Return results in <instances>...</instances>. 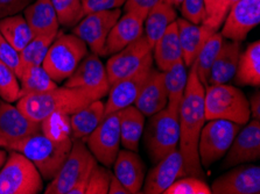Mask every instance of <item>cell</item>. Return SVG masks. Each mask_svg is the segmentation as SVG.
Returning <instances> with one entry per match:
<instances>
[{
    "instance_id": "6da1fadb",
    "label": "cell",
    "mask_w": 260,
    "mask_h": 194,
    "mask_svg": "<svg viewBox=\"0 0 260 194\" xmlns=\"http://www.w3.org/2000/svg\"><path fill=\"white\" fill-rule=\"evenodd\" d=\"M206 121L204 86L190 66L179 110V151L183 160L184 172L188 176L201 177L203 175L199 156V138Z\"/></svg>"
},
{
    "instance_id": "7a4b0ae2",
    "label": "cell",
    "mask_w": 260,
    "mask_h": 194,
    "mask_svg": "<svg viewBox=\"0 0 260 194\" xmlns=\"http://www.w3.org/2000/svg\"><path fill=\"white\" fill-rule=\"evenodd\" d=\"M101 99L97 93L82 88H55L19 99L17 107L31 120L42 122L55 113L73 115L90 102Z\"/></svg>"
},
{
    "instance_id": "3957f363",
    "label": "cell",
    "mask_w": 260,
    "mask_h": 194,
    "mask_svg": "<svg viewBox=\"0 0 260 194\" xmlns=\"http://www.w3.org/2000/svg\"><path fill=\"white\" fill-rule=\"evenodd\" d=\"M97 164L85 142L73 140V145L60 170L46 187V194H85L90 172Z\"/></svg>"
},
{
    "instance_id": "277c9868",
    "label": "cell",
    "mask_w": 260,
    "mask_h": 194,
    "mask_svg": "<svg viewBox=\"0 0 260 194\" xmlns=\"http://www.w3.org/2000/svg\"><path fill=\"white\" fill-rule=\"evenodd\" d=\"M72 145L73 138L55 141L40 132L13 144L9 150L25 155L37 166L43 179L52 180L68 157Z\"/></svg>"
},
{
    "instance_id": "5b68a950",
    "label": "cell",
    "mask_w": 260,
    "mask_h": 194,
    "mask_svg": "<svg viewBox=\"0 0 260 194\" xmlns=\"http://www.w3.org/2000/svg\"><path fill=\"white\" fill-rule=\"evenodd\" d=\"M206 120H228L240 126L250 121L249 100L242 90L228 84L208 85L204 88Z\"/></svg>"
},
{
    "instance_id": "8992f818",
    "label": "cell",
    "mask_w": 260,
    "mask_h": 194,
    "mask_svg": "<svg viewBox=\"0 0 260 194\" xmlns=\"http://www.w3.org/2000/svg\"><path fill=\"white\" fill-rule=\"evenodd\" d=\"M179 110L180 108L167 105L149 117L148 124L144 128L146 150L154 164L177 149L180 140Z\"/></svg>"
},
{
    "instance_id": "52a82bcc",
    "label": "cell",
    "mask_w": 260,
    "mask_h": 194,
    "mask_svg": "<svg viewBox=\"0 0 260 194\" xmlns=\"http://www.w3.org/2000/svg\"><path fill=\"white\" fill-rule=\"evenodd\" d=\"M86 55L88 46L80 37L74 34L57 33L47 51L42 66L50 78L58 84L72 76Z\"/></svg>"
},
{
    "instance_id": "ba28073f",
    "label": "cell",
    "mask_w": 260,
    "mask_h": 194,
    "mask_svg": "<svg viewBox=\"0 0 260 194\" xmlns=\"http://www.w3.org/2000/svg\"><path fill=\"white\" fill-rule=\"evenodd\" d=\"M43 178L22 153L10 150L0 169V194H38L43 189Z\"/></svg>"
},
{
    "instance_id": "9c48e42d",
    "label": "cell",
    "mask_w": 260,
    "mask_h": 194,
    "mask_svg": "<svg viewBox=\"0 0 260 194\" xmlns=\"http://www.w3.org/2000/svg\"><path fill=\"white\" fill-rule=\"evenodd\" d=\"M242 126L228 120H209L199 138L201 165L209 168L225 155Z\"/></svg>"
},
{
    "instance_id": "30bf717a",
    "label": "cell",
    "mask_w": 260,
    "mask_h": 194,
    "mask_svg": "<svg viewBox=\"0 0 260 194\" xmlns=\"http://www.w3.org/2000/svg\"><path fill=\"white\" fill-rule=\"evenodd\" d=\"M85 144L96 161L106 168H111L120 150V127L118 112L105 115L97 128L86 137Z\"/></svg>"
},
{
    "instance_id": "8fae6325",
    "label": "cell",
    "mask_w": 260,
    "mask_h": 194,
    "mask_svg": "<svg viewBox=\"0 0 260 194\" xmlns=\"http://www.w3.org/2000/svg\"><path fill=\"white\" fill-rule=\"evenodd\" d=\"M120 15V9L88 13L73 27V34L80 37L89 47L91 53L101 56L106 37Z\"/></svg>"
},
{
    "instance_id": "7c38bea8",
    "label": "cell",
    "mask_w": 260,
    "mask_h": 194,
    "mask_svg": "<svg viewBox=\"0 0 260 194\" xmlns=\"http://www.w3.org/2000/svg\"><path fill=\"white\" fill-rule=\"evenodd\" d=\"M152 53L146 57L140 69L131 76L126 77L110 86L108 100L104 104L105 115L118 112L125 107L135 104L138 94L140 93L144 84L154 68Z\"/></svg>"
},
{
    "instance_id": "4fadbf2b",
    "label": "cell",
    "mask_w": 260,
    "mask_h": 194,
    "mask_svg": "<svg viewBox=\"0 0 260 194\" xmlns=\"http://www.w3.org/2000/svg\"><path fill=\"white\" fill-rule=\"evenodd\" d=\"M151 53L152 47L143 34L124 49L113 54L105 66L110 86L137 72Z\"/></svg>"
},
{
    "instance_id": "5bb4252c",
    "label": "cell",
    "mask_w": 260,
    "mask_h": 194,
    "mask_svg": "<svg viewBox=\"0 0 260 194\" xmlns=\"http://www.w3.org/2000/svg\"><path fill=\"white\" fill-rule=\"evenodd\" d=\"M260 22V0H237L230 6L220 35L230 41L242 42Z\"/></svg>"
},
{
    "instance_id": "9a60e30c",
    "label": "cell",
    "mask_w": 260,
    "mask_h": 194,
    "mask_svg": "<svg viewBox=\"0 0 260 194\" xmlns=\"http://www.w3.org/2000/svg\"><path fill=\"white\" fill-rule=\"evenodd\" d=\"M40 132L41 122L31 120L17 106L0 100V141H3L7 150L18 142Z\"/></svg>"
},
{
    "instance_id": "2e32d148",
    "label": "cell",
    "mask_w": 260,
    "mask_h": 194,
    "mask_svg": "<svg viewBox=\"0 0 260 194\" xmlns=\"http://www.w3.org/2000/svg\"><path fill=\"white\" fill-rule=\"evenodd\" d=\"M64 86L67 88H82L97 93L100 98L108 96L110 84L108 73L100 56L96 54H88L75 69Z\"/></svg>"
},
{
    "instance_id": "e0dca14e",
    "label": "cell",
    "mask_w": 260,
    "mask_h": 194,
    "mask_svg": "<svg viewBox=\"0 0 260 194\" xmlns=\"http://www.w3.org/2000/svg\"><path fill=\"white\" fill-rule=\"evenodd\" d=\"M223 168L253 163L260 158V121L252 119L244 125L226 151Z\"/></svg>"
},
{
    "instance_id": "ac0fdd59",
    "label": "cell",
    "mask_w": 260,
    "mask_h": 194,
    "mask_svg": "<svg viewBox=\"0 0 260 194\" xmlns=\"http://www.w3.org/2000/svg\"><path fill=\"white\" fill-rule=\"evenodd\" d=\"M232 170L214 180L211 193L259 194L260 168L258 165H236Z\"/></svg>"
},
{
    "instance_id": "d6986e66",
    "label": "cell",
    "mask_w": 260,
    "mask_h": 194,
    "mask_svg": "<svg viewBox=\"0 0 260 194\" xmlns=\"http://www.w3.org/2000/svg\"><path fill=\"white\" fill-rule=\"evenodd\" d=\"M186 176L183 160L179 149L159 161L144 180L141 193L162 194L176 179Z\"/></svg>"
},
{
    "instance_id": "ffe728a7",
    "label": "cell",
    "mask_w": 260,
    "mask_h": 194,
    "mask_svg": "<svg viewBox=\"0 0 260 194\" xmlns=\"http://www.w3.org/2000/svg\"><path fill=\"white\" fill-rule=\"evenodd\" d=\"M144 19L135 13H124L117 20L106 37L101 56H112L144 34Z\"/></svg>"
},
{
    "instance_id": "44dd1931",
    "label": "cell",
    "mask_w": 260,
    "mask_h": 194,
    "mask_svg": "<svg viewBox=\"0 0 260 194\" xmlns=\"http://www.w3.org/2000/svg\"><path fill=\"white\" fill-rule=\"evenodd\" d=\"M115 176L118 180L128 189L131 194L140 193L143 188L146 165L137 151L119 150L113 163Z\"/></svg>"
},
{
    "instance_id": "7402d4cb",
    "label": "cell",
    "mask_w": 260,
    "mask_h": 194,
    "mask_svg": "<svg viewBox=\"0 0 260 194\" xmlns=\"http://www.w3.org/2000/svg\"><path fill=\"white\" fill-rule=\"evenodd\" d=\"M168 104V94L165 85L164 72L153 68L151 74L141 89L135 105L145 117L160 112Z\"/></svg>"
},
{
    "instance_id": "603a6c76",
    "label": "cell",
    "mask_w": 260,
    "mask_h": 194,
    "mask_svg": "<svg viewBox=\"0 0 260 194\" xmlns=\"http://www.w3.org/2000/svg\"><path fill=\"white\" fill-rule=\"evenodd\" d=\"M175 22L179 33L181 51H182V61L189 69L208 37L216 31L204 25H195L189 22L183 18L176 19Z\"/></svg>"
},
{
    "instance_id": "cb8c5ba5",
    "label": "cell",
    "mask_w": 260,
    "mask_h": 194,
    "mask_svg": "<svg viewBox=\"0 0 260 194\" xmlns=\"http://www.w3.org/2000/svg\"><path fill=\"white\" fill-rule=\"evenodd\" d=\"M23 18L34 36H48L58 33L60 23L50 0H33L23 10Z\"/></svg>"
},
{
    "instance_id": "d4e9b609",
    "label": "cell",
    "mask_w": 260,
    "mask_h": 194,
    "mask_svg": "<svg viewBox=\"0 0 260 194\" xmlns=\"http://www.w3.org/2000/svg\"><path fill=\"white\" fill-rule=\"evenodd\" d=\"M240 55V43L237 41H223L220 50L211 66L208 77V85L228 84L236 73Z\"/></svg>"
},
{
    "instance_id": "484cf974",
    "label": "cell",
    "mask_w": 260,
    "mask_h": 194,
    "mask_svg": "<svg viewBox=\"0 0 260 194\" xmlns=\"http://www.w3.org/2000/svg\"><path fill=\"white\" fill-rule=\"evenodd\" d=\"M153 61L155 62L157 70H168L177 61L182 59L179 33H177L176 22H172L161 37L154 43L152 48Z\"/></svg>"
},
{
    "instance_id": "4316f807",
    "label": "cell",
    "mask_w": 260,
    "mask_h": 194,
    "mask_svg": "<svg viewBox=\"0 0 260 194\" xmlns=\"http://www.w3.org/2000/svg\"><path fill=\"white\" fill-rule=\"evenodd\" d=\"M105 118L104 102L98 99L90 102L84 108L70 115V128H72L73 140H86L97 126Z\"/></svg>"
},
{
    "instance_id": "83f0119b",
    "label": "cell",
    "mask_w": 260,
    "mask_h": 194,
    "mask_svg": "<svg viewBox=\"0 0 260 194\" xmlns=\"http://www.w3.org/2000/svg\"><path fill=\"white\" fill-rule=\"evenodd\" d=\"M120 127V143L125 149L138 151L145 128V115L136 106H127L118 110Z\"/></svg>"
},
{
    "instance_id": "f1b7e54d",
    "label": "cell",
    "mask_w": 260,
    "mask_h": 194,
    "mask_svg": "<svg viewBox=\"0 0 260 194\" xmlns=\"http://www.w3.org/2000/svg\"><path fill=\"white\" fill-rule=\"evenodd\" d=\"M235 83L239 86H259L260 84V42L255 41L240 53Z\"/></svg>"
},
{
    "instance_id": "f546056e",
    "label": "cell",
    "mask_w": 260,
    "mask_h": 194,
    "mask_svg": "<svg viewBox=\"0 0 260 194\" xmlns=\"http://www.w3.org/2000/svg\"><path fill=\"white\" fill-rule=\"evenodd\" d=\"M176 11L169 4L161 2L148 12L144 21V35L153 48L168 26L176 20Z\"/></svg>"
},
{
    "instance_id": "4dcf8cb0",
    "label": "cell",
    "mask_w": 260,
    "mask_h": 194,
    "mask_svg": "<svg viewBox=\"0 0 260 194\" xmlns=\"http://www.w3.org/2000/svg\"><path fill=\"white\" fill-rule=\"evenodd\" d=\"M0 33L19 53L34 37L26 19L20 13L0 20Z\"/></svg>"
},
{
    "instance_id": "1f68e13d",
    "label": "cell",
    "mask_w": 260,
    "mask_h": 194,
    "mask_svg": "<svg viewBox=\"0 0 260 194\" xmlns=\"http://www.w3.org/2000/svg\"><path fill=\"white\" fill-rule=\"evenodd\" d=\"M223 41L224 37L220 35V33L216 31V33L211 34L203 45L202 49L200 50L194 63L190 65L195 70L196 76H198L204 88L208 86L209 73H210L211 66L219 53Z\"/></svg>"
},
{
    "instance_id": "d6a6232c",
    "label": "cell",
    "mask_w": 260,
    "mask_h": 194,
    "mask_svg": "<svg viewBox=\"0 0 260 194\" xmlns=\"http://www.w3.org/2000/svg\"><path fill=\"white\" fill-rule=\"evenodd\" d=\"M19 79H20V98L57 88V83L50 78L42 65L25 69Z\"/></svg>"
},
{
    "instance_id": "836d02e7",
    "label": "cell",
    "mask_w": 260,
    "mask_h": 194,
    "mask_svg": "<svg viewBox=\"0 0 260 194\" xmlns=\"http://www.w3.org/2000/svg\"><path fill=\"white\" fill-rule=\"evenodd\" d=\"M165 85H166L168 94V104L180 108L181 100H182L184 89H186L188 81L187 66L184 65L182 59L174 63L171 68L164 72Z\"/></svg>"
},
{
    "instance_id": "e575fe53",
    "label": "cell",
    "mask_w": 260,
    "mask_h": 194,
    "mask_svg": "<svg viewBox=\"0 0 260 194\" xmlns=\"http://www.w3.org/2000/svg\"><path fill=\"white\" fill-rule=\"evenodd\" d=\"M56 37V35H48V36H34L31 41L23 48L20 55L21 70L35 65H42L43 59L46 57L50 45ZM22 73V72H21Z\"/></svg>"
},
{
    "instance_id": "d590c367",
    "label": "cell",
    "mask_w": 260,
    "mask_h": 194,
    "mask_svg": "<svg viewBox=\"0 0 260 194\" xmlns=\"http://www.w3.org/2000/svg\"><path fill=\"white\" fill-rule=\"evenodd\" d=\"M60 26L73 28L85 15L82 0H50Z\"/></svg>"
},
{
    "instance_id": "8d00e7d4",
    "label": "cell",
    "mask_w": 260,
    "mask_h": 194,
    "mask_svg": "<svg viewBox=\"0 0 260 194\" xmlns=\"http://www.w3.org/2000/svg\"><path fill=\"white\" fill-rule=\"evenodd\" d=\"M41 133L55 141H64L72 138L70 115L55 113L41 122Z\"/></svg>"
},
{
    "instance_id": "74e56055",
    "label": "cell",
    "mask_w": 260,
    "mask_h": 194,
    "mask_svg": "<svg viewBox=\"0 0 260 194\" xmlns=\"http://www.w3.org/2000/svg\"><path fill=\"white\" fill-rule=\"evenodd\" d=\"M18 79L14 71L0 61V98L2 100L12 104L20 99V84Z\"/></svg>"
},
{
    "instance_id": "f35d334b",
    "label": "cell",
    "mask_w": 260,
    "mask_h": 194,
    "mask_svg": "<svg viewBox=\"0 0 260 194\" xmlns=\"http://www.w3.org/2000/svg\"><path fill=\"white\" fill-rule=\"evenodd\" d=\"M164 194H211V188L200 177L189 176L176 179Z\"/></svg>"
},
{
    "instance_id": "ab89813d",
    "label": "cell",
    "mask_w": 260,
    "mask_h": 194,
    "mask_svg": "<svg viewBox=\"0 0 260 194\" xmlns=\"http://www.w3.org/2000/svg\"><path fill=\"white\" fill-rule=\"evenodd\" d=\"M112 173L104 165L96 164L90 172L85 194H108Z\"/></svg>"
},
{
    "instance_id": "60d3db41",
    "label": "cell",
    "mask_w": 260,
    "mask_h": 194,
    "mask_svg": "<svg viewBox=\"0 0 260 194\" xmlns=\"http://www.w3.org/2000/svg\"><path fill=\"white\" fill-rule=\"evenodd\" d=\"M180 11L183 19L195 25H202L206 20L204 0H182Z\"/></svg>"
},
{
    "instance_id": "b9f144b4",
    "label": "cell",
    "mask_w": 260,
    "mask_h": 194,
    "mask_svg": "<svg viewBox=\"0 0 260 194\" xmlns=\"http://www.w3.org/2000/svg\"><path fill=\"white\" fill-rule=\"evenodd\" d=\"M0 61L5 63L6 65H9L14 71L18 78H20L22 72L20 55H19V51L15 50L6 41V38L3 36L2 33H0Z\"/></svg>"
},
{
    "instance_id": "7bdbcfd3",
    "label": "cell",
    "mask_w": 260,
    "mask_h": 194,
    "mask_svg": "<svg viewBox=\"0 0 260 194\" xmlns=\"http://www.w3.org/2000/svg\"><path fill=\"white\" fill-rule=\"evenodd\" d=\"M164 0H126L124 13H135L141 19H146L148 12Z\"/></svg>"
},
{
    "instance_id": "ee69618b",
    "label": "cell",
    "mask_w": 260,
    "mask_h": 194,
    "mask_svg": "<svg viewBox=\"0 0 260 194\" xmlns=\"http://www.w3.org/2000/svg\"><path fill=\"white\" fill-rule=\"evenodd\" d=\"M125 3L126 0H82L85 14L92 13V12L120 9Z\"/></svg>"
},
{
    "instance_id": "f6af8a7d",
    "label": "cell",
    "mask_w": 260,
    "mask_h": 194,
    "mask_svg": "<svg viewBox=\"0 0 260 194\" xmlns=\"http://www.w3.org/2000/svg\"><path fill=\"white\" fill-rule=\"evenodd\" d=\"M33 0H0V20L20 13Z\"/></svg>"
},
{
    "instance_id": "bcb514c9",
    "label": "cell",
    "mask_w": 260,
    "mask_h": 194,
    "mask_svg": "<svg viewBox=\"0 0 260 194\" xmlns=\"http://www.w3.org/2000/svg\"><path fill=\"white\" fill-rule=\"evenodd\" d=\"M220 2L222 0H204V7H206V20L202 25L209 27V28L212 29L214 31V25H215V19L216 15H217V12L219 10Z\"/></svg>"
},
{
    "instance_id": "7dc6e473",
    "label": "cell",
    "mask_w": 260,
    "mask_h": 194,
    "mask_svg": "<svg viewBox=\"0 0 260 194\" xmlns=\"http://www.w3.org/2000/svg\"><path fill=\"white\" fill-rule=\"evenodd\" d=\"M235 2H237V0H222V2H220V6H219V10L217 12V15H216L215 25H214V28L216 31H217L219 27L222 26L224 19H225V17H226L228 11H229L230 6Z\"/></svg>"
},
{
    "instance_id": "c3c4849f",
    "label": "cell",
    "mask_w": 260,
    "mask_h": 194,
    "mask_svg": "<svg viewBox=\"0 0 260 194\" xmlns=\"http://www.w3.org/2000/svg\"><path fill=\"white\" fill-rule=\"evenodd\" d=\"M249 106H250L251 118L254 119V120H260V92L259 91H255V93L252 94L249 100Z\"/></svg>"
},
{
    "instance_id": "681fc988",
    "label": "cell",
    "mask_w": 260,
    "mask_h": 194,
    "mask_svg": "<svg viewBox=\"0 0 260 194\" xmlns=\"http://www.w3.org/2000/svg\"><path fill=\"white\" fill-rule=\"evenodd\" d=\"M108 194H131L127 188L120 183L117 178L112 175L111 181H110L109 185V191Z\"/></svg>"
},
{
    "instance_id": "f907efd6",
    "label": "cell",
    "mask_w": 260,
    "mask_h": 194,
    "mask_svg": "<svg viewBox=\"0 0 260 194\" xmlns=\"http://www.w3.org/2000/svg\"><path fill=\"white\" fill-rule=\"evenodd\" d=\"M164 2L169 4V5L174 7V9H179L181 3H182V0H164Z\"/></svg>"
},
{
    "instance_id": "816d5d0a",
    "label": "cell",
    "mask_w": 260,
    "mask_h": 194,
    "mask_svg": "<svg viewBox=\"0 0 260 194\" xmlns=\"http://www.w3.org/2000/svg\"><path fill=\"white\" fill-rule=\"evenodd\" d=\"M6 158H7V152L5 151V150L0 149V169H2L3 165L5 164Z\"/></svg>"
},
{
    "instance_id": "f5cc1de1",
    "label": "cell",
    "mask_w": 260,
    "mask_h": 194,
    "mask_svg": "<svg viewBox=\"0 0 260 194\" xmlns=\"http://www.w3.org/2000/svg\"><path fill=\"white\" fill-rule=\"evenodd\" d=\"M0 148H5V144L3 143V141H0Z\"/></svg>"
}]
</instances>
